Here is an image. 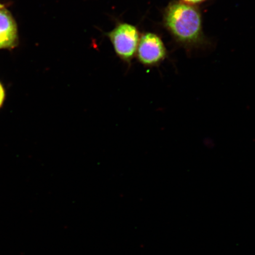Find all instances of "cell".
Listing matches in <instances>:
<instances>
[{
	"label": "cell",
	"mask_w": 255,
	"mask_h": 255,
	"mask_svg": "<svg viewBox=\"0 0 255 255\" xmlns=\"http://www.w3.org/2000/svg\"><path fill=\"white\" fill-rule=\"evenodd\" d=\"M165 26L175 41L184 47H198L205 43L202 14L196 6L174 1L165 9Z\"/></svg>",
	"instance_id": "6da1fadb"
},
{
	"label": "cell",
	"mask_w": 255,
	"mask_h": 255,
	"mask_svg": "<svg viewBox=\"0 0 255 255\" xmlns=\"http://www.w3.org/2000/svg\"><path fill=\"white\" fill-rule=\"evenodd\" d=\"M116 52L121 58L129 60L134 55L138 43V32L133 25L121 24L109 34Z\"/></svg>",
	"instance_id": "7a4b0ae2"
},
{
	"label": "cell",
	"mask_w": 255,
	"mask_h": 255,
	"mask_svg": "<svg viewBox=\"0 0 255 255\" xmlns=\"http://www.w3.org/2000/svg\"><path fill=\"white\" fill-rule=\"evenodd\" d=\"M138 55L140 62L144 65H155L166 57V49L157 35L147 33L140 41Z\"/></svg>",
	"instance_id": "3957f363"
},
{
	"label": "cell",
	"mask_w": 255,
	"mask_h": 255,
	"mask_svg": "<svg viewBox=\"0 0 255 255\" xmlns=\"http://www.w3.org/2000/svg\"><path fill=\"white\" fill-rule=\"evenodd\" d=\"M17 40V26L7 9L0 4V49L15 46Z\"/></svg>",
	"instance_id": "277c9868"
},
{
	"label": "cell",
	"mask_w": 255,
	"mask_h": 255,
	"mask_svg": "<svg viewBox=\"0 0 255 255\" xmlns=\"http://www.w3.org/2000/svg\"><path fill=\"white\" fill-rule=\"evenodd\" d=\"M207 0H180V1L186 3V4L196 6L202 4V3L207 1Z\"/></svg>",
	"instance_id": "5b68a950"
},
{
	"label": "cell",
	"mask_w": 255,
	"mask_h": 255,
	"mask_svg": "<svg viewBox=\"0 0 255 255\" xmlns=\"http://www.w3.org/2000/svg\"><path fill=\"white\" fill-rule=\"evenodd\" d=\"M5 99V91L2 85L0 84V108L1 107Z\"/></svg>",
	"instance_id": "8992f818"
}]
</instances>
